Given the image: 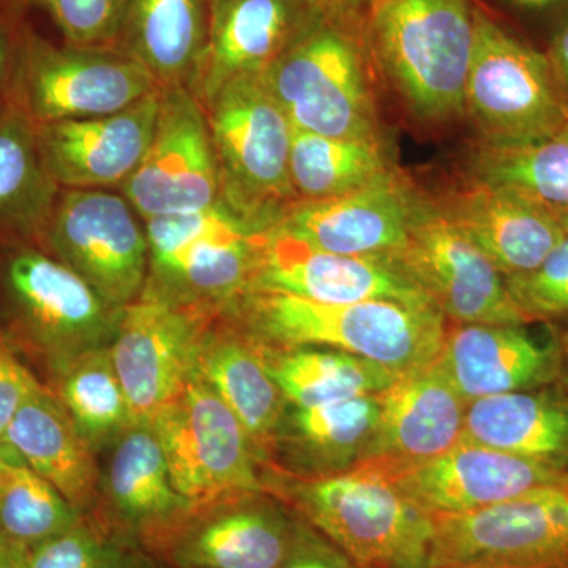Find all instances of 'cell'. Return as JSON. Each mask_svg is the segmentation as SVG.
<instances>
[{"label": "cell", "instance_id": "obj_26", "mask_svg": "<svg viewBox=\"0 0 568 568\" xmlns=\"http://www.w3.org/2000/svg\"><path fill=\"white\" fill-rule=\"evenodd\" d=\"M196 375L241 420L257 462L271 457L287 402L265 364L263 342L220 312L201 339Z\"/></svg>", "mask_w": 568, "mask_h": 568}, {"label": "cell", "instance_id": "obj_30", "mask_svg": "<svg viewBox=\"0 0 568 568\" xmlns=\"http://www.w3.org/2000/svg\"><path fill=\"white\" fill-rule=\"evenodd\" d=\"M463 439L548 462L568 458V403L530 390L466 403Z\"/></svg>", "mask_w": 568, "mask_h": 568}, {"label": "cell", "instance_id": "obj_15", "mask_svg": "<svg viewBox=\"0 0 568 568\" xmlns=\"http://www.w3.org/2000/svg\"><path fill=\"white\" fill-rule=\"evenodd\" d=\"M119 192L142 222L220 203L219 164L207 115L185 85L162 89L151 144Z\"/></svg>", "mask_w": 568, "mask_h": 568}, {"label": "cell", "instance_id": "obj_29", "mask_svg": "<svg viewBox=\"0 0 568 568\" xmlns=\"http://www.w3.org/2000/svg\"><path fill=\"white\" fill-rule=\"evenodd\" d=\"M37 141V125L7 97L0 104V235L40 246L58 203Z\"/></svg>", "mask_w": 568, "mask_h": 568}, {"label": "cell", "instance_id": "obj_18", "mask_svg": "<svg viewBox=\"0 0 568 568\" xmlns=\"http://www.w3.org/2000/svg\"><path fill=\"white\" fill-rule=\"evenodd\" d=\"M276 291L321 304L368 301L433 306L418 284L387 257L324 252L274 227L267 231L248 291Z\"/></svg>", "mask_w": 568, "mask_h": 568}, {"label": "cell", "instance_id": "obj_16", "mask_svg": "<svg viewBox=\"0 0 568 568\" xmlns=\"http://www.w3.org/2000/svg\"><path fill=\"white\" fill-rule=\"evenodd\" d=\"M375 462L428 515L467 514L537 489L568 487V469L562 463L519 457L463 437L446 454L425 462Z\"/></svg>", "mask_w": 568, "mask_h": 568}, {"label": "cell", "instance_id": "obj_14", "mask_svg": "<svg viewBox=\"0 0 568 568\" xmlns=\"http://www.w3.org/2000/svg\"><path fill=\"white\" fill-rule=\"evenodd\" d=\"M418 284L444 317L457 324L530 323L508 294L506 278L487 254L444 213L436 197L387 257Z\"/></svg>", "mask_w": 568, "mask_h": 568}, {"label": "cell", "instance_id": "obj_5", "mask_svg": "<svg viewBox=\"0 0 568 568\" xmlns=\"http://www.w3.org/2000/svg\"><path fill=\"white\" fill-rule=\"evenodd\" d=\"M203 108L219 164L220 201L254 230H274L301 203L290 174L293 123L263 74L235 78Z\"/></svg>", "mask_w": 568, "mask_h": 568}, {"label": "cell", "instance_id": "obj_2", "mask_svg": "<svg viewBox=\"0 0 568 568\" xmlns=\"http://www.w3.org/2000/svg\"><path fill=\"white\" fill-rule=\"evenodd\" d=\"M474 0H369L366 48L376 73L422 125L465 118L474 39Z\"/></svg>", "mask_w": 568, "mask_h": 568}, {"label": "cell", "instance_id": "obj_48", "mask_svg": "<svg viewBox=\"0 0 568 568\" xmlns=\"http://www.w3.org/2000/svg\"><path fill=\"white\" fill-rule=\"evenodd\" d=\"M556 219H558V222L560 224V227H562L564 233L568 235V209L566 211H560L555 213Z\"/></svg>", "mask_w": 568, "mask_h": 568}, {"label": "cell", "instance_id": "obj_34", "mask_svg": "<svg viewBox=\"0 0 568 568\" xmlns=\"http://www.w3.org/2000/svg\"><path fill=\"white\" fill-rule=\"evenodd\" d=\"M469 179L506 190L556 213L568 209V126L514 148L478 144L467 162Z\"/></svg>", "mask_w": 568, "mask_h": 568}, {"label": "cell", "instance_id": "obj_50", "mask_svg": "<svg viewBox=\"0 0 568 568\" xmlns=\"http://www.w3.org/2000/svg\"><path fill=\"white\" fill-rule=\"evenodd\" d=\"M567 395H568V384H567ZM567 403H568V398H567Z\"/></svg>", "mask_w": 568, "mask_h": 568}, {"label": "cell", "instance_id": "obj_33", "mask_svg": "<svg viewBox=\"0 0 568 568\" xmlns=\"http://www.w3.org/2000/svg\"><path fill=\"white\" fill-rule=\"evenodd\" d=\"M386 142L293 130L290 174L301 203L343 196L394 170Z\"/></svg>", "mask_w": 568, "mask_h": 568}, {"label": "cell", "instance_id": "obj_9", "mask_svg": "<svg viewBox=\"0 0 568 568\" xmlns=\"http://www.w3.org/2000/svg\"><path fill=\"white\" fill-rule=\"evenodd\" d=\"M156 89L148 70L114 48L54 43L26 22L9 97L47 125L114 114Z\"/></svg>", "mask_w": 568, "mask_h": 568}, {"label": "cell", "instance_id": "obj_19", "mask_svg": "<svg viewBox=\"0 0 568 568\" xmlns=\"http://www.w3.org/2000/svg\"><path fill=\"white\" fill-rule=\"evenodd\" d=\"M323 17L313 0H213L207 43L186 89L205 104L235 78L263 74Z\"/></svg>", "mask_w": 568, "mask_h": 568}, {"label": "cell", "instance_id": "obj_31", "mask_svg": "<svg viewBox=\"0 0 568 568\" xmlns=\"http://www.w3.org/2000/svg\"><path fill=\"white\" fill-rule=\"evenodd\" d=\"M379 420L377 395L346 402L286 409L275 447L283 446L298 465L302 476L342 473L364 459Z\"/></svg>", "mask_w": 568, "mask_h": 568}, {"label": "cell", "instance_id": "obj_39", "mask_svg": "<svg viewBox=\"0 0 568 568\" xmlns=\"http://www.w3.org/2000/svg\"><path fill=\"white\" fill-rule=\"evenodd\" d=\"M506 286L530 323L568 317V235L534 271L508 276Z\"/></svg>", "mask_w": 568, "mask_h": 568}, {"label": "cell", "instance_id": "obj_36", "mask_svg": "<svg viewBox=\"0 0 568 568\" xmlns=\"http://www.w3.org/2000/svg\"><path fill=\"white\" fill-rule=\"evenodd\" d=\"M84 517L26 466L0 462V538L21 549L77 528Z\"/></svg>", "mask_w": 568, "mask_h": 568}, {"label": "cell", "instance_id": "obj_4", "mask_svg": "<svg viewBox=\"0 0 568 568\" xmlns=\"http://www.w3.org/2000/svg\"><path fill=\"white\" fill-rule=\"evenodd\" d=\"M364 20L323 17L263 78L294 129L383 141Z\"/></svg>", "mask_w": 568, "mask_h": 568}, {"label": "cell", "instance_id": "obj_35", "mask_svg": "<svg viewBox=\"0 0 568 568\" xmlns=\"http://www.w3.org/2000/svg\"><path fill=\"white\" fill-rule=\"evenodd\" d=\"M50 387L95 455L134 425L110 346L74 358L52 377Z\"/></svg>", "mask_w": 568, "mask_h": 568}, {"label": "cell", "instance_id": "obj_25", "mask_svg": "<svg viewBox=\"0 0 568 568\" xmlns=\"http://www.w3.org/2000/svg\"><path fill=\"white\" fill-rule=\"evenodd\" d=\"M521 327L457 324L446 328L437 362L465 403L534 390L555 379L559 345H540Z\"/></svg>", "mask_w": 568, "mask_h": 568}, {"label": "cell", "instance_id": "obj_45", "mask_svg": "<svg viewBox=\"0 0 568 568\" xmlns=\"http://www.w3.org/2000/svg\"><path fill=\"white\" fill-rule=\"evenodd\" d=\"M324 17L364 20L369 0H313Z\"/></svg>", "mask_w": 568, "mask_h": 568}, {"label": "cell", "instance_id": "obj_41", "mask_svg": "<svg viewBox=\"0 0 568 568\" xmlns=\"http://www.w3.org/2000/svg\"><path fill=\"white\" fill-rule=\"evenodd\" d=\"M481 10L503 21L506 14L525 21H544L549 36L568 10V0H474Z\"/></svg>", "mask_w": 568, "mask_h": 568}, {"label": "cell", "instance_id": "obj_10", "mask_svg": "<svg viewBox=\"0 0 568 568\" xmlns=\"http://www.w3.org/2000/svg\"><path fill=\"white\" fill-rule=\"evenodd\" d=\"M151 426L175 491L194 507L267 491L244 426L196 373Z\"/></svg>", "mask_w": 568, "mask_h": 568}, {"label": "cell", "instance_id": "obj_22", "mask_svg": "<svg viewBox=\"0 0 568 568\" xmlns=\"http://www.w3.org/2000/svg\"><path fill=\"white\" fill-rule=\"evenodd\" d=\"M377 399L379 420L364 459L388 465L425 462L462 440L466 403L437 358L399 376Z\"/></svg>", "mask_w": 568, "mask_h": 568}, {"label": "cell", "instance_id": "obj_24", "mask_svg": "<svg viewBox=\"0 0 568 568\" xmlns=\"http://www.w3.org/2000/svg\"><path fill=\"white\" fill-rule=\"evenodd\" d=\"M436 203L504 278L534 271L567 235L555 213L474 179Z\"/></svg>", "mask_w": 568, "mask_h": 568}, {"label": "cell", "instance_id": "obj_13", "mask_svg": "<svg viewBox=\"0 0 568 568\" xmlns=\"http://www.w3.org/2000/svg\"><path fill=\"white\" fill-rule=\"evenodd\" d=\"M219 313L149 294L122 310L110 351L134 425H152L181 398L196 373L201 339Z\"/></svg>", "mask_w": 568, "mask_h": 568}, {"label": "cell", "instance_id": "obj_3", "mask_svg": "<svg viewBox=\"0 0 568 568\" xmlns=\"http://www.w3.org/2000/svg\"><path fill=\"white\" fill-rule=\"evenodd\" d=\"M286 480L282 496L354 566L432 568V515L396 487L375 459L342 473Z\"/></svg>", "mask_w": 568, "mask_h": 568}, {"label": "cell", "instance_id": "obj_37", "mask_svg": "<svg viewBox=\"0 0 568 568\" xmlns=\"http://www.w3.org/2000/svg\"><path fill=\"white\" fill-rule=\"evenodd\" d=\"M21 555L26 568H160L162 564L134 538L97 518L21 549Z\"/></svg>", "mask_w": 568, "mask_h": 568}, {"label": "cell", "instance_id": "obj_43", "mask_svg": "<svg viewBox=\"0 0 568 568\" xmlns=\"http://www.w3.org/2000/svg\"><path fill=\"white\" fill-rule=\"evenodd\" d=\"M547 54L549 65L555 73L560 91L568 102V10L560 18L556 28L552 29L551 36L547 41Z\"/></svg>", "mask_w": 568, "mask_h": 568}, {"label": "cell", "instance_id": "obj_1", "mask_svg": "<svg viewBox=\"0 0 568 568\" xmlns=\"http://www.w3.org/2000/svg\"><path fill=\"white\" fill-rule=\"evenodd\" d=\"M222 313L267 345L332 347L398 375L433 364L446 335V317L439 310L388 301L321 304L254 290Z\"/></svg>", "mask_w": 568, "mask_h": 568}, {"label": "cell", "instance_id": "obj_8", "mask_svg": "<svg viewBox=\"0 0 568 568\" xmlns=\"http://www.w3.org/2000/svg\"><path fill=\"white\" fill-rule=\"evenodd\" d=\"M149 275L142 294L223 312L252 287L265 233L220 201L145 220Z\"/></svg>", "mask_w": 568, "mask_h": 568}, {"label": "cell", "instance_id": "obj_28", "mask_svg": "<svg viewBox=\"0 0 568 568\" xmlns=\"http://www.w3.org/2000/svg\"><path fill=\"white\" fill-rule=\"evenodd\" d=\"M213 0H123L111 48L140 63L160 89L189 85L205 43Z\"/></svg>", "mask_w": 568, "mask_h": 568}, {"label": "cell", "instance_id": "obj_44", "mask_svg": "<svg viewBox=\"0 0 568 568\" xmlns=\"http://www.w3.org/2000/svg\"><path fill=\"white\" fill-rule=\"evenodd\" d=\"M282 568H349L345 560L313 541L302 540L298 536L293 555L284 562Z\"/></svg>", "mask_w": 568, "mask_h": 568}, {"label": "cell", "instance_id": "obj_42", "mask_svg": "<svg viewBox=\"0 0 568 568\" xmlns=\"http://www.w3.org/2000/svg\"><path fill=\"white\" fill-rule=\"evenodd\" d=\"M26 17L21 11L0 6V104L9 97L18 44L24 29Z\"/></svg>", "mask_w": 568, "mask_h": 568}, {"label": "cell", "instance_id": "obj_49", "mask_svg": "<svg viewBox=\"0 0 568 568\" xmlns=\"http://www.w3.org/2000/svg\"><path fill=\"white\" fill-rule=\"evenodd\" d=\"M349 568H372V567H361V566H354V567H349Z\"/></svg>", "mask_w": 568, "mask_h": 568}, {"label": "cell", "instance_id": "obj_17", "mask_svg": "<svg viewBox=\"0 0 568 568\" xmlns=\"http://www.w3.org/2000/svg\"><path fill=\"white\" fill-rule=\"evenodd\" d=\"M432 203V194L394 168L355 192L294 205L276 227L324 252L390 257Z\"/></svg>", "mask_w": 568, "mask_h": 568}, {"label": "cell", "instance_id": "obj_38", "mask_svg": "<svg viewBox=\"0 0 568 568\" xmlns=\"http://www.w3.org/2000/svg\"><path fill=\"white\" fill-rule=\"evenodd\" d=\"M123 0H0V6L28 14L40 10L78 47H111Z\"/></svg>", "mask_w": 568, "mask_h": 568}, {"label": "cell", "instance_id": "obj_11", "mask_svg": "<svg viewBox=\"0 0 568 568\" xmlns=\"http://www.w3.org/2000/svg\"><path fill=\"white\" fill-rule=\"evenodd\" d=\"M40 248L118 310L138 301L148 283L144 223L121 192L61 190Z\"/></svg>", "mask_w": 568, "mask_h": 568}, {"label": "cell", "instance_id": "obj_40", "mask_svg": "<svg viewBox=\"0 0 568 568\" xmlns=\"http://www.w3.org/2000/svg\"><path fill=\"white\" fill-rule=\"evenodd\" d=\"M17 353L10 339L0 335V462L22 466L10 447L9 428L22 403L40 381L22 364Z\"/></svg>", "mask_w": 568, "mask_h": 568}, {"label": "cell", "instance_id": "obj_46", "mask_svg": "<svg viewBox=\"0 0 568 568\" xmlns=\"http://www.w3.org/2000/svg\"><path fill=\"white\" fill-rule=\"evenodd\" d=\"M0 568H26L21 548L7 544L3 538H0Z\"/></svg>", "mask_w": 568, "mask_h": 568}, {"label": "cell", "instance_id": "obj_32", "mask_svg": "<svg viewBox=\"0 0 568 568\" xmlns=\"http://www.w3.org/2000/svg\"><path fill=\"white\" fill-rule=\"evenodd\" d=\"M265 364L287 405L313 407L377 395L399 376L357 355L321 346L276 347L263 342Z\"/></svg>", "mask_w": 568, "mask_h": 568}, {"label": "cell", "instance_id": "obj_23", "mask_svg": "<svg viewBox=\"0 0 568 568\" xmlns=\"http://www.w3.org/2000/svg\"><path fill=\"white\" fill-rule=\"evenodd\" d=\"M112 447L104 484L110 511L104 519L156 558L194 506L175 491L151 425L130 426Z\"/></svg>", "mask_w": 568, "mask_h": 568}, {"label": "cell", "instance_id": "obj_7", "mask_svg": "<svg viewBox=\"0 0 568 568\" xmlns=\"http://www.w3.org/2000/svg\"><path fill=\"white\" fill-rule=\"evenodd\" d=\"M465 118L478 144L491 148L529 144L568 126V102L545 51L478 6Z\"/></svg>", "mask_w": 568, "mask_h": 568}, {"label": "cell", "instance_id": "obj_47", "mask_svg": "<svg viewBox=\"0 0 568 568\" xmlns=\"http://www.w3.org/2000/svg\"><path fill=\"white\" fill-rule=\"evenodd\" d=\"M558 345L560 355H562V357L566 358L568 364V324L567 327L564 328L562 332H560Z\"/></svg>", "mask_w": 568, "mask_h": 568}, {"label": "cell", "instance_id": "obj_20", "mask_svg": "<svg viewBox=\"0 0 568 568\" xmlns=\"http://www.w3.org/2000/svg\"><path fill=\"white\" fill-rule=\"evenodd\" d=\"M162 89L126 110L37 125L41 159L61 190L121 189L140 166L159 115Z\"/></svg>", "mask_w": 568, "mask_h": 568}, {"label": "cell", "instance_id": "obj_12", "mask_svg": "<svg viewBox=\"0 0 568 568\" xmlns=\"http://www.w3.org/2000/svg\"><path fill=\"white\" fill-rule=\"evenodd\" d=\"M432 568H559L568 564V487L459 515H432Z\"/></svg>", "mask_w": 568, "mask_h": 568}, {"label": "cell", "instance_id": "obj_21", "mask_svg": "<svg viewBox=\"0 0 568 568\" xmlns=\"http://www.w3.org/2000/svg\"><path fill=\"white\" fill-rule=\"evenodd\" d=\"M297 540L282 511L235 497L194 507L156 559L173 568H282Z\"/></svg>", "mask_w": 568, "mask_h": 568}, {"label": "cell", "instance_id": "obj_27", "mask_svg": "<svg viewBox=\"0 0 568 568\" xmlns=\"http://www.w3.org/2000/svg\"><path fill=\"white\" fill-rule=\"evenodd\" d=\"M9 444L21 465L58 489L82 517H100L95 454L48 384H37L22 403Z\"/></svg>", "mask_w": 568, "mask_h": 568}, {"label": "cell", "instance_id": "obj_6", "mask_svg": "<svg viewBox=\"0 0 568 568\" xmlns=\"http://www.w3.org/2000/svg\"><path fill=\"white\" fill-rule=\"evenodd\" d=\"M11 345L31 353L51 379L82 354L111 345L122 310L40 246L18 244L2 265Z\"/></svg>", "mask_w": 568, "mask_h": 568}]
</instances>
